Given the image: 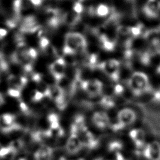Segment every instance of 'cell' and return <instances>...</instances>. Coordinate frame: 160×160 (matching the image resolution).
Returning a JSON list of instances; mask_svg holds the SVG:
<instances>
[{"label":"cell","mask_w":160,"mask_h":160,"mask_svg":"<svg viewBox=\"0 0 160 160\" xmlns=\"http://www.w3.org/2000/svg\"><path fill=\"white\" fill-rule=\"evenodd\" d=\"M16 119V116L11 114H4L0 116V126L4 124V126H9L13 124ZM2 128V127H1Z\"/></svg>","instance_id":"1"},{"label":"cell","mask_w":160,"mask_h":160,"mask_svg":"<svg viewBox=\"0 0 160 160\" xmlns=\"http://www.w3.org/2000/svg\"><path fill=\"white\" fill-rule=\"evenodd\" d=\"M23 146V142L21 139H16L12 141L9 146L11 148V149L17 153L18 151H19Z\"/></svg>","instance_id":"2"},{"label":"cell","mask_w":160,"mask_h":160,"mask_svg":"<svg viewBox=\"0 0 160 160\" xmlns=\"http://www.w3.org/2000/svg\"><path fill=\"white\" fill-rule=\"evenodd\" d=\"M11 148L8 146L0 148V158H6L8 154L12 151Z\"/></svg>","instance_id":"3"},{"label":"cell","mask_w":160,"mask_h":160,"mask_svg":"<svg viewBox=\"0 0 160 160\" xmlns=\"http://www.w3.org/2000/svg\"><path fill=\"white\" fill-rule=\"evenodd\" d=\"M8 94L13 98H19L20 96V91L11 88L8 90Z\"/></svg>","instance_id":"4"},{"label":"cell","mask_w":160,"mask_h":160,"mask_svg":"<svg viewBox=\"0 0 160 160\" xmlns=\"http://www.w3.org/2000/svg\"><path fill=\"white\" fill-rule=\"evenodd\" d=\"M19 107H20V109L22 111V112H26L27 110H28V107L25 104L24 102H21L20 104H19Z\"/></svg>","instance_id":"5"},{"label":"cell","mask_w":160,"mask_h":160,"mask_svg":"<svg viewBox=\"0 0 160 160\" xmlns=\"http://www.w3.org/2000/svg\"><path fill=\"white\" fill-rule=\"evenodd\" d=\"M4 102V98H3V96H2V94L0 93V106L2 105Z\"/></svg>","instance_id":"6"},{"label":"cell","mask_w":160,"mask_h":160,"mask_svg":"<svg viewBox=\"0 0 160 160\" xmlns=\"http://www.w3.org/2000/svg\"><path fill=\"white\" fill-rule=\"evenodd\" d=\"M19 160H25V159H20Z\"/></svg>","instance_id":"7"}]
</instances>
